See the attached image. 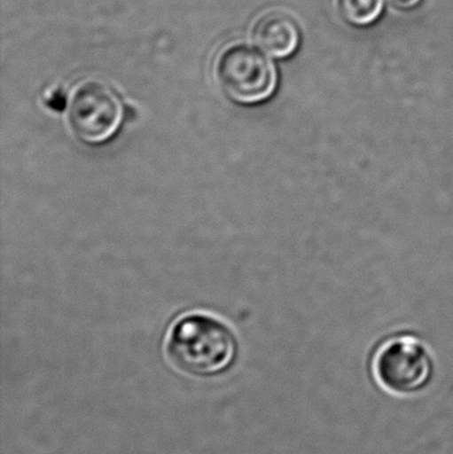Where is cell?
<instances>
[{
	"label": "cell",
	"instance_id": "obj_1",
	"mask_svg": "<svg viewBox=\"0 0 453 454\" xmlns=\"http://www.w3.org/2000/svg\"><path fill=\"white\" fill-rule=\"evenodd\" d=\"M165 360L185 378L212 380L237 367L239 344L233 331L205 314H189L173 325L165 340Z\"/></svg>",
	"mask_w": 453,
	"mask_h": 454
},
{
	"label": "cell",
	"instance_id": "obj_2",
	"mask_svg": "<svg viewBox=\"0 0 453 454\" xmlns=\"http://www.w3.org/2000/svg\"><path fill=\"white\" fill-rule=\"evenodd\" d=\"M372 370L380 387L399 397L423 394L435 379L433 355L412 336H401L383 344L375 354Z\"/></svg>",
	"mask_w": 453,
	"mask_h": 454
},
{
	"label": "cell",
	"instance_id": "obj_3",
	"mask_svg": "<svg viewBox=\"0 0 453 454\" xmlns=\"http://www.w3.org/2000/svg\"><path fill=\"white\" fill-rule=\"evenodd\" d=\"M215 76L223 92L239 104H258L276 92L278 74L273 61L244 43L229 45L218 56Z\"/></svg>",
	"mask_w": 453,
	"mask_h": 454
},
{
	"label": "cell",
	"instance_id": "obj_4",
	"mask_svg": "<svg viewBox=\"0 0 453 454\" xmlns=\"http://www.w3.org/2000/svg\"><path fill=\"white\" fill-rule=\"evenodd\" d=\"M121 103L108 85L87 82L72 93L68 122L74 135L87 144L98 145L111 140L122 121Z\"/></svg>",
	"mask_w": 453,
	"mask_h": 454
},
{
	"label": "cell",
	"instance_id": "obj_5",
	"mask_svg": "<svg viewBox=\"0 0 453 454\" xmlns=\"http://www.w3.org/2000/svg\"><path fill=\"white\" fill-rule=\"evenodd\" d=\"M253 40L274 58H289L300 47L301 27L297 19L285 11H269L255 21Z\"/></svg>",
	"mask_w": 453,
	"mask_h": 454
},
{
	"label": "cell",
	"instance_id": "obj_6",
	"mask_svg": "<svg viewBox=\"0 0 453 454\" xmlns=\"http://www.w3.org/2000/svg\"><path fill=\"white\" fill-rule=\"evenodd\" d=\"M337 4L340 15L348 23L367 27L380 18L385 0H337Z\"/></svg>",
	"mask_w": 453,
	"mask_h": 454
},
{
	"label": "cell",
	"instance_id": "obj_7",
	"mask_svg": "<svg viewBox=\"0 0 453 454\" xmlns=\"http://www.w3.org/2000/svg\"><path fill=\"white\" fill-rule=\"evenodd\" d=\"M394 7L401 11H412L419 7L425 0H390Z\"/></svg>",
	"mask_w": 453,
	"mask_h": 454
}]
</instances>
